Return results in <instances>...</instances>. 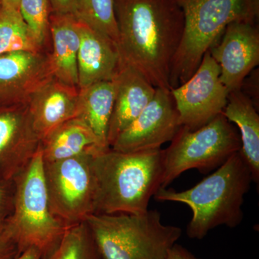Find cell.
<instances>
[{
	"label": "cell",
	"instance_id": "cell-1",
	"mask_svg": "<svg viewBox=\"0 0 259 259\" xmlns=\"http://www.w3.org/2000/svg\"><path fill=\"white\" fill-rule=\"evenodd\" d=\"M115 11L121 61L155 88L171 90L172 61L185 27L177 0H115Z\"/></svg>",
	"mask_w": 259,
	"mask_h": 259
},
{
	"label": "cell",
	"instance_id": "cell-2",
	"mask_svg": "<svg viewBox=\"0 0 259 259\" xmlns=\"http://www.w3.org/2000/svg\"><path fill=\"white\" fill-rule=\"evenodd\" d=\"M95 214H142L161 187L163 150L120 152L109 148L95 155Z\"/></svg>",
	"mask_w": 259,
	"mask_h": 259
},
{
	"label": "cell",
	"instance_id": "cell-3",
	"mask_svg": "<svg viewBox=\"0 0 259 259\" xmlns=\"http://www.w3.org/2000/svg\"><path fill=\"white\" fill-rule=\"evenodd\" d=\"M252 182L251 171L239 151L192 188L177 192L161 187L153 197L159 202L187 204L192 212L187 236L202 239L218 226L233 228L241 224L242 206Z\"/></svg>",
	"mask_w": 259,
	"mask_h": 259
},
{
	"label": "cell",
	"instance_id": "cell-4",
	"mask_svg": "<svg viewBox=\"0 0 259 259\" xmlns=\"http://www.w3.org/2000/svg\"><path fill=\"white\" fill-rule=\"evenodd\" d=\"M185 16L180 47L172 61L171 90L186 82L204 54L219 40L227 26L237 21L256 23L259 0H177Z\"/></svg>",
	"mask_w": 259,
	"mask_h": 259
},
{
	"label": "cell",
	"instance_id": "cell-5",
	"mask_svg": "<svg viewBox=\"0 0 259 259\" xmlns=\"http://www.w3.org/2000/svg\"><path fill=\"white\" fill-rule=\"evenodd\" d=\"M85 222L102 259H166L182 236L166 226L157 210L142 214H93Z\"/></svg>",
	"mask_w": 259,
	"mask_h": 259
},
{
	"label": "cell",
	"instance_id": "cell-6",
	"mask_svg": "<svg viewBox=\"0 0 259 259\" xmlns=\"http://www.w3.org/2000/svg\"><path fill=\"white\" fill-rule=\"evenodd\" d=\"M13 212L7 219L23 251L36 247L42 256L55 248L69 226L51 212L41 149L15 177Z\"/></svg>",
	"mask_w": 259,
	"mask_h": 259
},
{
	"label": "cell",
	"instance_id": "cell-7",
	"mask_svg": "<svg viewBox=\"0 0 259 259\" xmlns=\"http://www.w3.org/2000/svg\"><path fill=\"white\" fill-rule=\"evenodd\" d=\"M171 142L163 150V188L188 170L218 168L241 148L239 134L223 113L193 131L180 126Z\"/></svg>",
	"mask_w": 259,
	"mask_h": 259
},
{
	"label": "cell",
	"instance_id": "cell-8",
	"mask_svg": "<svg viewBox=\"0 0 259 259\" xmlns=\"http://www.w3.org/2000/svg\"><path fill=\"white\" fill-rule=\"evenodd\" d=\"M97 153L88 152L59 161L44 162L51 212L68 226L83 222L95 214L96 182L93 158Z\"/></svg>",
	"mask_w": 259,
	"mask_h": 259
},
{
	"label": "cell",
	"instance_id": "cell-9",
	"mask_svg": "<svg viewBox=\"0 0 259 259\" xmlns=\"http://www.w3.org/2000/svg\"><path fill=\"white\" fill-rule=\"evenodd\" d=\"M220 75L219 66L208 51L190 79L170 90L180 126L193 131L223 113L230 93Z\"/></svg>",
	"mask_w": 259,
	"mask_h": 259
},
{
	"label": "cell",
	"instance_id": "cell-10",
	"mask_svg": "<svg viewBox=\"0 0 259 259\" xmlns=\"http://www.w3.org/2000/svg\"><path fill=\"white\" fill-rule=\"evenodd\" d=\"M180 127L178 112L170 90L156 88L147 107L116 138L110 148L120 152L161 148L172 141Z\"/></svg>",
	"mask_w": 259,
	"mask_h": 259
},
{
	"label": "cell",
	"instance_id": "cell-11",
	"mask_svg": "<svg viewBox=\"0 0 259 259\" xmlns=\"http://www.w3.org/2000/svg\"><path fill=\"white\" fill-rule=\"evenodd\" d=\"M219 66L221 81L229 93L241 90L246 76L259 63V30L256 23L233 22L209 50Z\"/></svg>",
	"mask_w": 259,
	"mask_h": 259
},
{
	"label": "cell",
	"instance_id": "cell-12",
	"mask_svg": "<svg viewBox=\"0 0 259 259\" xmlns=\"http://www.w3.org/2000/svg\"><path fill=\"white\" fill-rule=\"evenodd\" d=\"M26 104H0V181H13L40 146Z\"/></svg>",
	"mask_w": 259,
	"mask_h": 259
},
{
	"label": "cell",
	"instance_id": "cell-13",
	"mask_svg": "<svg viewBox=\"0 0 259 259\" xmlns=\"http://www.w3.org/2000/svg\"><path fill=\"white\" fill-rule=\"evenodd\" d=\"M52 76L50 55L42 51H16L0 55V104L25 103Z\"/></svg>",
	"mask_w": 259,
	"mask_h": 259
},
{
	"label": "cell",
	"instance_id": "cell-14",
	"mask_svg": "<svg viewBox=\"0 0 259 259\" xmlns=\"http://www.w3.org/2000/svg\"><path fill=\"white\" fill-rule=\"evenodd\" d=\"M34 129L40 141L56 127L79 115V89L54 76L47 80L25 102Z\"/></svg>",
	"mask_w": 259,
	"mask_h": 259
},
{
	"label": "cell",
	"instance_id": "cell-15",
	"mask_svg": "<svg viewBox=\"0 0 259 259\" xmlns=\"http://www.w3.org/2000/svg\"><path fill=\"white\" fill-rule=\"evenodd\" d=\"M113 82L115 101L107 134L110 147L147 107L156 91L139 71L122 61Z\"/></svg>",
	"mask_w": 259,
	"mask_h": 259
},
{
	"label": "cell",
	"instance_id": "cell-16",
	"mask_svg": "<svg viewBox=\"0 0 259 259\" xmlns=\"http://www.w3.org/2000/svg\"><path fill=\"white\" fill-rule=\"evenodd\" d=\"M79 31L78 88L81 90L94 83L112 81L121 63L117 44L81 21Z\"/></svg>",
	"mask_w": 259,
	"mask_h": 259
},
{
	"label": "cell",
	"instance_id": "cell-17",
	"mask_svg": "<svg viewBox=\"0 0 259 259\" xmlns=\"http://www.w3.org/2000/svg\"><path fill=\"white\" fill-rule=\"evenodd\" d=\"M49 33L53 40V52L49 54L53 76L64 84L78 88L79 20L73 14L51 13Z\"/></svg>",
	"mask_w": 259,
	"mask_h": 259
},
{
	"label": "cell",
	"instance_id": "cell-18",
	"mask_svg": "<svg viewBox=\"0 0 259 259\" xmlns=\"http://www.w3.org/2000/svg\"><path fill=\"white\" fill-rule=\"evenodd\" d=\"M40 149L44 162L106 151L88 123L78 117L61 124L44 138L40 142Z\"/></svg>",
	"mask_w": 259,
	"mask_h": 259
},
{
	"label": "cell",
	"instance_id": "cell-19",
	"mask_svg": "<svg viewBox=\"0 0 259 259\" xmlns=\"http://www.w3.org/2000/svg\"><path fill=\"white\" fill-rule=\"evenodd\" d=\"M227 120L239 128L242 156L251 171L253 182H259V116L254 104L241 90L229 93L223 112Z\"/></svg>",
	"mask_w": 259,
	"mask_h": 259
},
{
	"label": "cell",
	"instance_id": "cell-20",
	"mask_svg": "<svg viewBox=\"0 0 259 259\" xmlns=\"http://www.w3.org/2000/svg\"><path fill=\"white\" fill-rule=\"evenodd\" d=\"M115 101L112 81H101L79 90V115L93 130L104 149L110 148L107 142L109 125Z\"/></svg>",
	"mask_w": 259,
	"mask_h": 259
},
{
	"label": "cell",
	"instance_id": "cell-21",
	"mask_svg": "<svg viewBox=\"0 0 259 259\" xmlns=\"http://www.w3.org/2000/svg\"><path fill=\"white\" fill-rule=\"evenodd\" d=\"M18 10L0 8V55L16 51H42Z\"/></svg>",
	"mask_w": 259,
	"mask_h": 259
},
{
	"label": "cell",
	"instance_id": "cell-22",
	"mask_svg": "<svg viewBox=\"0 0 259 259\" xmlns=\"http://www.w3.org/2000/svg\"><path fill=\"white\" fill-rule=\"evenodd\" d=\"M42 259H102L85 221L69 227L60 241Z\"/></svg>",
	"mask_w": 259,
	"mask_h": 259
},
{
	"label": "cell",
	"instance_id": "cell-23",
	"mask_svg": "<svg viewBox=\"0 0 259 259\" xmlns=\"http://www.w3.org/2000/svg\"><path fill=\"white\" fill-rule=\"evenodd\" d=\"M73 15L81 23L103 34L117 46L118 28L115 0H76Z\"/></svg>",
	"mask_w": 259,
	"mask_h": 259
},
{
	"label": "cell",
	"instance_id": "cell-24",
	"mask_svg": "<svg viewBox=\"0 0 259 259\" xmlns=\"http://www.w3.org/2000/svg\"><path fill=\"white\" fill-rule=\"evenodd\" d=\"M19 12L37 42L44 47L50 26V0H20Z\"/></svg>",
	"mask_w": 259,
	"mask_h": 259
},
{
	"label": "cell",
	"instance_id": "cell-25",
	"mask_svg": "<svg viewBox=\"0 0 259 259\" xmlns=\"http://www.w3.org/2000/svg\"><path fill=\"white\" fill-rule=\"evenodd\" d=\"M23 252L8 221L0 222V259H13Z\"/></svg>",
	"mask_w": 259,
	"mask_h": 259
},
{
	"label": "cell",
	"instance_id": "cell-26",
	"mask_svg": "<svg viewBox=\"0 0 259 259\" xmlns=\"http://www.w3.org/2000/svg\"><path fill=\"white\" fill-rule=\"evenodd\" d=\"M14 197V181H0V222L6 221L13 212Z\"/></svg>",
	"mask_w": 259,
	"mask_h": 259
},
{
	"label": "cell",
	"instance_id": "cell-27",
	"mask_svg": "<svg viewBox=\"0 0 259 259\" xmlns=\"http://www.w3.org/2000/svg\"><path fill=\"white\" fill-rule=\"evenodd\" d=\"M76 0H50L51 11L56 14H74Z\"/></svg>",
	"mask_w": 259,
	"mask_h": 259
},
{
	"label": "cell",
	"instance_id": "cell-28",
	"mask_svg": "<svg viewBox=\"0 0 259 259\" xmlns=\"http://www.w3.org/2000/svg\"><path fill=\"white\" fill-rule=\"evenodd\" d=\"M166 259H200L197 258L182 245L175 244L168 252Z\"/></svg>",
	"mask_w": 259,
	"mask_h": 259
},
{
	"label": "cell",
	"instance_id": "cell-29",
	"mask_svg": "<svg viewBox=\"0 0 259 259\" xmlns=\"http://www.w3.org/2000/svg\"><path fill=\"white\" fill-rule=\"evenodd\" d=\"M44 256L41 251L36 247L30 246L25 250L18 256L13 259H42Z\"/></svg>",
	"mask_w": 259,
	"mask_h": 259
},
{
	"label": "cell",
	"instance_id": "cell-30",
	"mask_svg": "<svg viewBox=\"0 0 259 259\" xmlns=\"http://www.w3.org/2000/svg\"><path fill=\"white\" fill-rule=\"evenodd\" d=\"M20 0H2V7L19 10Z\"/></svg>",
	"mask_w": 259,
	"mask_h": 259
},
{
	"label": "cell",
	"instance_id": "cell-31",
	"mask_svg": "<svg viewBox=\"0 0 259 259\" xmlns=\"http://www.w3.org/2000/svg\"><path fill=\"white\" fill-rule=\"evenodd\" d=\"M2 7V0H0V8H1Z\"/></svg>",
	"mask_w": 259,
	"mask_h": 259
}]
</instances>
